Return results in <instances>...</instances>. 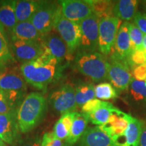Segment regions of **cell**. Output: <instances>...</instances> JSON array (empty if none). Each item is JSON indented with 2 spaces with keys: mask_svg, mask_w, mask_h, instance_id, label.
I'll list each match as a JSON object with an SVG mask.
<instances>
[{
  "mask_svg": "<svg viewBox=\"0 0 146 146\" xmlns=\"http://www.w3.org/2000/svg\"><path fill=\"white\" fill-rule=\"evenodd\" d=\"M58 64V60L45 49L44 53L38 58L23 64L20 70L27 83L39 90L45 91L47 85L56 77Z\"/></svg>",
  "mask_w": 146,
  "mask_h": 146,
  "instance_id": "obj_1",
  "label": "cell"
},
{
  "mask_svg": "<svg viewBox=\"0 0 146 146\" xmlns=\"http://www.w3.org/2000/svg\"><path fill=\"white\" fill-rule=\"evenodd\" d=\"M47 108V101L41 93L33 92L27 95L17 112L21 133H26L35 129L43 119Z\"/></svg>",
  "mask_w": 146,
  "mask_h": 146,
  "instance_id": "obj_2",
  "label": "cell"
},
{
  "mask_svg": "<svg viewBox=\"0 0 146 146\" xmlns=\"http://www.w3.org/2000/svg\"><path fill=\"white\" fill-rule=\"evenodd\" d=\"M108 60L99 52H78L75 58L76 70L96 83L108 78Z\"/></svg>",
  "mask_w": 146,
  "mask_h": 146,
  "instance_id": "obj_3",
  "label": "cell"
},
{
  "mask_svg": "<svg viewBox=\"0 0 146 146\" xmlns=\"http://www.w3.org/2000/svg\"><path fill=\"white\" fill-rule=\"evenodd\" d=\"M0 90L14 109H18L26 97L27 87L21 70L17 67L6 68L0 73Z\"/></svg>",
  "mask_w": 146,
  "mask_h": 146,
  "instance_id": "obj_4",
  "label": "cell"
},
{
  "mask_svg": "<svg viewBox=\"0 0 146 146\" xmlns=\"http://www.w3.org/2000/svg\"><path fill=\"white\" fill-rule=\"evenodd\" d=\"M54 29L59 34L68 48V56L70 58L78 50L81 38V30L79 24L67 19L62 15L61 8L55 19Z\"/></svg>",
  "mask_w": 146,
  "mask_h": 146,
  "instance_id": "obj_5",
  "label": "cell"
},
{
  "mask_svg": "<svg viewBox=\"0 0 146 146\" xmlns=\"http://www.w3.org/2000/svg\"><path fill=\"white\" fill-rule=\"evenodd\" d=\"M120 24L121 21L114 16L100 18L98 48L104 56L111 54Z\"/></svg>",
  "mask_w": 146,
  "mask_h": 146,
  "instance_id": "obj_6",
  "label": "cell"
},
{
  "mask_svg": "<svg viewBox=\"0 0 146 146\" xmlns=\"http://www.w3.org/2000/svg\"><path fill=\"white\" fill-rule=\"evenodd\" d=\"M60 8L61 7L57 3L42 1L39 8L29 21L40 33L45 35L54 29L55 19Z\"/></svg>",
  "mask_w": 146,
  "mask_h": 146,
  "instance_id": "obj_7",
  "label": "cell"
},
{
  "mask_svg": "<svg viewBox=\"0 0 146 146\" xmlns=\"http://www.w3.org/2000/svg\"><path fill=\"white\" fill-rule=\"evenodd\" d=\"M100 18L93 13L79 23L81 38L79 52H98Z\"/></svg>",
  "mask_w": 146,
  "mask_h": 146,
  "instance_id": "obj_8",
  "label": "cell"
},
{
  "mask_svg": "<svg viewBox=\"0 0 146 146\" xmlns=\"http://www.w3.org/2000/svg\"><path fill=\"white\" fill-rule=\"evenodd\" d=\"M50 102L53 108L62 114L75 112V89L70 84H65L51 94Z\"/></svg>",
  "mask_w": 146,
  "mask_h": 146,
  "instance_id": "obj_9",
  "label": "cell"
},
{
  "mask_svg": "<svg viewBox=\"0 0 146 146\" xmlns=\"http://www.w3.org/2000/svg\"><path fill=\"white\" fill-rule=\"evenodd\" d=\"M45 50L43 41L12 39L11 51L18 61L23 64L33 61Z\"/></svg>",
  "mask_w": 146,
  "mask_h": 146,
  "instance_id": "obj_10",
  "label": "cell"
},
{
  "mask_svg": "<svg viewBox=\"0 0 146 146\" xmlns=\"http://www.w3.org/2000/svg\"><path fill=\"white\" fill-rule=\"evenodd\" d=\"M18 109L6 114H0V137L11 146L23 143L17 120Z\"/></svg>",
  "mask_w": 146,
  "mask_h": 146,
  "instance_id": "obj_11",
  "label": "cell"
},
{
  "mask_svg": "<svg viewBox=\"0 0 146 146\" xmlns=\"http://www.w3.org/2000/svg\"><path fill=\"white\" fill-rule=\"evenodd\" d=\"M108 79L118 91H125L129 88L132 74L127 62L116 59L112 56L108 61Z\"/></svg>",
  "mask_w": 146,
  "mask_h": 146,
  "instance_id": "obj_12",
  "label": "cell"
},
{
  "mask_svg": "<svg viewBox=\"0 0 146 146\" xmlns=\"http://www.w3.org/2000/svg\"><path fill=\"white\" fill-rule=\"evenodd\" d=\"M131 118L132 116L130 114H126L116 108L106 123L98 127L117 144L125 134Z\"/></svg>",
  "mask_w": 146,
  "mask_h": 146,
  "instance_id": "obj_13",
  "label": "cell"
},
{
  "mask_svg": "<svg viewBox=\"0 0 146 146\" xmlns=\"http://www.w3.org/2000/svg\"><path fill=\"white\" fill-rule=\"evenodd\" d=\"M59 3L62 15L78 24L94 13L91 5L86 0H63Z\"/></svg>",
  "mask_w": 146,
  "mask_h": 146,
  "instance_id": "obj_14",
  "label": "cell"
},
{
  "mask_svg": "<svg viewBox=\"0 0 146 146\" xmlns=\"http://www.w3.org/2000/svg\"><path fill=\"white\" fill-rule=\"evenodd\" d=\"M129 31V22H125L120 25L112 48L114 52H111V56L126 62H127L128 58L133 52Z\"/></svg>",
  "mask_w": 146,
  "mask_h": 146,
  "instance_id": "obj_15",
  "label": "cell"
},
{
  "mask_svg": "<svg viewBox=\"0 0 146 146\" xmlns=\"http://www.w3.org/2000/svg\"><path fill=\"white\" fill-rule=\"evenodd\" d=\"M43 43L47 52L58 62L67 58L68 48L56 30L43 35Z\"/></svg>",
  "mask_w": 146,
  "mask_h": 146,
  "instance_id": "obj_16",
  "label": "cell"
},
{
  "mask_svg": "<svg viewBox=\"0 0 146 146\" xmlns=\"http://www.w3.org/2000/svg\"><path fill=\"white\" fill-rule=\"evenodd\" d=\"M79 146H119L100 129L95 127L86 129L79 141Z\"/></svg>",
  "mask_w": 146,
  "mask_h": 146,
  "instance_id": "obj_17",
  "label": "cell"
},
{
  "mask_svg": "<svg viewBox=\"0 0 146 146\" xmlns=\"http://www.w3.org/2000/svg\"><path fill=\"white\" fill-rule=\"evenodd\" d=\"M144 123L132 116L125 134L117 143L119 146H139L140 137Z\"/></svg>",
  "mask_w": 146,
  "mask_h": 146,
  "instance_id": "obj_18",
  "label": "cell"
},
{
  "mask_svg": "<svg viewBox=\"0 0 146 146\" xmlns=\"http://www.w3.org/2000/svg\"><path fill=\"white\" fill-rule=\"evenodd\" d=\"M12 39L43 41V35L38 31L31 21L18 23L12 31Z\"/></svg>",
  "mask_w": 146,
  "mask_h": 146,
  "instance_id": "obj_19",
  "label": "cell"
},
{
  "mask_svg": "<svg viewBox=\"0 0 146 146\" xmlns=\"http://www.w3.org/2000/svg\"><path fill=\"white\" fill-rule=\"evenodd\" d=\"M88 121L86 114L76 112L70 133L65 140L66 146L73 145L78 141L86 131Z\"/></svg>",
  "mask_w": 146,
  "mask_h": 146,
  "instance_id": "obj_20",
  "label": "cell"
},
{
  "mask_svg": "<svg viewBox=\"0 0 146 146\" xmlns=\"http://www.w3.org/2000/svg\"><path fill=\"white\" fill-rule=\"evenodd\" d=\"M139 1L137 0H120L115 2L113 16L120 21L128 22L133 19L137 12Z\"/></svg>",
  "mask_w": 146,
  "mask_h": 146,
  "instance_id": "obj_21",
  "label": "cell"
},
{
  "mask_svg": "<svg viewBox=\"0 0 146 146\" xmlns=\"http://www.w3.org/2000/svg\"><path fill=\"white\" fill-rule=\"evenodd\" d=\"M16 5V1H0V23L8 30H13L18 23L15 12Z\"/></svg>",
  "mask_w": 146,
  "mask_h": 146,
  "instance_id": "obj_22",
  "label": "cell"
},
{
  "mask_svg": "<svg viewBox=\"0 0 146 146\" xmlns=\"http://www.w3.org/2000/svg\"><path fill=\"white\" fill-rule=\"evenodd\" d=\"M42 1L21 0L16 1V16L18 23L29 21L39 8Z\"/></svg>",
  "mask_w": 146,
  "mask_h": 146,
  "instance_id": "obj_23",
  "label": "cell"
},
{
  "mask_svg": "<svg viewBox=\"0 0 146 146\" xmlns=\"http://www.w3.org/2000/svg\"><path fill=\"white\" fill-rule=\"evenodd\" d=\"M116 108L112 104L105 102L101 107L94 112L86 114V116L91 123L102 126L108 120L111 114Z\"/></svg>",
  "mask_w": 146,
  "mask_h": 146,
  "instance_id": "obj_24",
  "label": "cell"
},
{
  "mask_svg": "<svg viewBox=\"0 0 146 146\" xmlns=\"http://www.w3.org/2000/svg\"><path fill=\"white\" fill-rule=\"evenodd\" d=\"M74 89L76 107L81 108L86 102L96 98L95 87L91 83H81Z\"/></svg>",
  "mask_w": 146,
  "mask_h": 146,
  "instance_id": "obj_25",
  "label": "cell"
},
{
  "mask_svg": "<svg viewBox=\"0 0 146 146\" xmlns=\"http://www.w3.org/2000/svg\"><path fill=\"white\" fill-rule=\"evenodd\" d=\"M91 5L93 12L100 18L111 17L113 16L116 1L110 0H87Z\"/></svg>",
  "mask_w": 146,
  "mask_h": 146,
  "instance_id": "obj_26",
  "label": "cell"
},
{
  "mask_svg": "<svg viewBox=\"0 0 146 146\" xmlns=\"http://www.w3.org/2000/svg\"><path fill=\"white\" fill-rule=\"evenodd\" d=\"M129 92L133 100L135 102L146 104V84L132 78L129 85Z\"/></svg>",
  "mask_w": 146,
  "mask_h": 146,
  "instance_id": "obj_27",
  "label": "cell"
},
{
  "mask_svg": "<svg viewBox=\"0 0 146 146\" xmlns=\"http://www.w3.org/2000/svg\"><path fill=\"white\" fill-rule=\"evenodd\" d=\"M13 59L9 47L4 27L0 23V68L5 66L6 64Z\"/></svg>",
  "mask_w": 146,
  "mask_h": 146,
  "instance_id": "obj_28",
  "label": "cell"
},
{
  "mask_svg": "<svg viewBox=\"0 0 146 146\" xmlns=\"http://www.w3.org/2000/svg\"><path fill=\"white\" fill-rule=\"evenodd\" d=\"M95 95L98 100H114L118 97L117 92L112 84L101 83L95 87Z\"/></svg>",
  "mask_w": 146,
  "mask_h": 146,
  "instance_id": "obj_29",
  "label": "cell"
},
{
  "mask_svg": "<svg viewBox=\"0 0 146 146\" xmlns=\"http://www.w3.org/2000/svg\"><path fill=\"white\" fill-rule=\"evenodd\" d=\"M129 36L133 52L135 50H142L144 35L134 24L129 23Z\"/></svg>",
  "mask_w": 146,
  "mask_h": 146,
  "instance_id": "obj_30",
  "label": "cell"
},
{
  "mask_svg": "<svg viewBox=\"0 0 146 146\" xmlns=\"http://www.w3.org/2000/svg\"><path fill=\"white\" fill-rule=\"evenodd\" d=\"M127 63L133 69L137 66L146 63V53L143 50H135L131 53L127 60Z\"/></svg>",
  "mask_w": 146,
  "mask_h": 146,
  "instance_id": "obj_31",
  "label": "cell"
},
{
  "mask_svg": "<svg viewBox=\"0 0 146 146\" xmlns=\"http://www.w3.org/2000/svg\"><path fill=\"white\" fill-rule=\"evenodd\" d=\"M41 146H66L65 143L57 138L54 132L45 133L41 140Z\"/></svg>",
  "mask_w": 146,
  "mask_h": 146,
  "instance_id": "obj_32",
  "label": "cell"
},
{
  "mask_svg": "<svg viewBox=\"0 0 146 146\" xmlns=\"http://www.w3.org/2000/svg\"><path fill=\"white\" fill-rule=\"evenodd\" d=\"M53 132L56 137L62 141L64 139L66 140V139L68 137L70 131L63 123L62 120L60 118L55 125Z\"/></svg>",
  "mask_w": 146,
  "mask_h": 146,
  "instance_id": "obj_33",
  "label": "cell"
},
{
  "mask_svg": "<svg viewBox=\"0 0 146 146\" xmlns=\"http://www.w3.org/2000/svg\"><path fill=\"white\" fill-rule=\"evenodd\" d=\"M104 101H101V100L96 99V98L89 100L81 107L82 112L85 114L94 112L97 109L101 107L104 104Z\"/></svg>",
  "mask_w": 146,
  "mask_h": 146,
  "instance_id": "obj_34",
  "label": "cell"
},
{
  "mask_svg": "<svg viewBox=\"0 0 146 146\" xmlns=\"http://www.w3.org/2000/svg\"><path fill=\"white\" fill-rule=\"evenodd\" d=\"M133 22L143 35H146V13L137 12L133 18Z\"/></svg>",
  "mask_w": 146,
  "mask_h": 146,
  "instance_id": "obj_35",
  "label": "cell"
},
{
  "mask_svg": "<svg viewBox=\"0 0 146 146\" xmlns=\"http://www.w3.org/2000/svg\"><path fill=\"white\" fill-rule=\"evenodd\" d=\"M14 110H16L12 107L6 96L0 90V114H6Z\"/></svg>",
  "mask_w": 146,
  "mask_h": 146,
  "instance_id": "obj_36",
  "label": "cell"
},
{
  "mask_svg": "<svg viewBox=\"0 0 146 146\" xmlns=\"http://www.w3.org/2000/svg\"><path fill=\"white\" fill-rule=\"evenodd\" d=\"M133 75L135 79L140 81H146V63L137 66L133 69Z\"/></svg>",
  "mask_w": 146,
  "mask_h": 146,
  "instance_id": "obj_37",
  "label": "cell"
},
{
  "mask_svg": "<svg viewBox=\"0 0 146 146\" xmlns=\"http://www.w3.org/2000/svg\"><path fill=\"white\" fill-rule=\"evenodd\" d=\"M41 140L39 137H35L27 141L22 146H41Z\"/></svg>",
  "mask_w": 146,
  "mask_h": 146,
  "instance_id": "obj_38",
  "label": "cell"
},
{
  "mask_svg": "<svg viewBox=\"0 0 146 146\" xmlns=\"http://www.w3.org/2000/svg\"><path fill=\"white\" fill-rule=\"evenodd\" d=\"M139 146H146V125L143 126L140 137Z\"/></svg>",
  "mask_w": 146,
  "mask_h": 146,
  "instance_id": "obj_39",
  "label": "cell"
},
{
  "mask_svg": "<svg viewBox=\"0 0 146 146\" xmlns=\"http://www.w3.org/2000/svg\"><path fill=\"white\" fill-rule=\"evenodd\" d=\"M142 50L146 53V35H144L143 39V44H142Z\"/></svg>",
  "mask_w": 146,
  "mask_h": 146,
  "instance_id": "obj_40",
  "label": "cell"
},
{
  "mask_svg": "<svg viewBox=\"0 0 146 146\" xmlns=\"http://www.w3.org/2000/svg\"><path fill=\"white\" fill-rule=\"evenodd\" d=\"M141 5H142V7H143V10L145 12V13H146V1H141Z\"/></svg>",
  "mask_w": 146,
  "mask_h": 146,
  "instance_id": "obj_41",
  "label": "cell"
},
{
  "mask_svg": "<svg viewBox=\"0 0 146 146\" xmlns=\"http://www.w3.org/2000/svg\"><path fill=\"white\" fill-rule=\"evenodd\" d=\"M0 146H6V145H5V142L3 141L2 139H1V138L0 137Z\"/></svg>",
  "mask_w": 146,
  "mask_h": 146,
  "instance_id": "obj_42",
  "label": "cell"
},
{
  "mask_svg": "<svg viewBox=\"0 0 146 146\" xmlns=\"http://www.w3.org/2000/svg\"><path fill=\"white\" fill-rule=\"evenodd\" d=\"M145 84H146V81H145Z\"/></svg>",
  "mask_w": 146,
  "mask_h": 146,
  "instance_id": "obj_43",
  "label": "cell"
}]
</instances>
